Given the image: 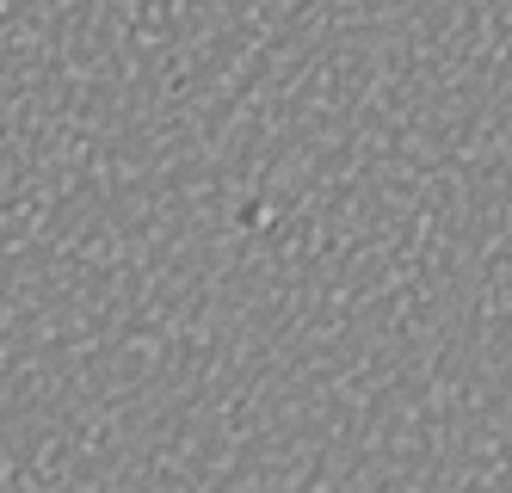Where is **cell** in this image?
I'll use <instances>...</instances> for the list:
<instances>
[{
  "label": "cell",
  "mask_w": 512,
  "mask_h": 493,
  "mask_svg": "<svg viewBox=\"0 0 512 493\" xmlns=\"http://www.w3.org/2000/svg\"><path fill=\"white\" fill-rule=\"evenodd\" d=\"M0 7H7V0H0Z\"/></svg>",
  "instance_id": "obj_1"
}]
</instances>
